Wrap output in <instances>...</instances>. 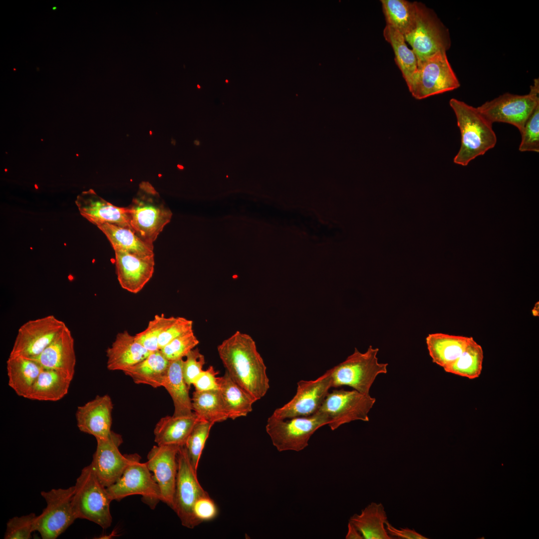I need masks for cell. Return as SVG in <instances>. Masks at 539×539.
Listing matches in <instances>:
<instances>
[{
	"instance_id": "45",
	"label": "cell",
	"mask_w": 539,
	"mask_h": 539,
	"mask_svg": "<svg viewBox=\"0 0 539 539\" xmlns=\"http://www.w3.org/2000/svg\"><path fill=\"white\" fill-rule=\"evenodd\" d=\"M385 528L389 535L393 539H426L427 538L416 532L414 530L408 528L397 529L387 521Z\"/></svg>"
},
{
	"instance_id": "23",
	"label": "cell",
	"mask_w": 539,
	"mask_h": 539,
	"mask_svg": "<svg viewBox=\"0 0 539 539\" xmlns=\"http://www.w3.org/2000/svg\"><path fill=\"white\" fill-rule=\"evenodd\" d=\"M199 420L194 412L187 415L162 417L154 428V441L157 445L184 446Z\"/></svg>"
},
{
	"instance_id": "1",
	"label": "cell",
	"mask_w": 539,
	"mask_h": 539,
	"mask_svg": "<svg viewBox=\"0 0 539 539\" xmlns=\"http://www.w3.org/2000/svg\"><path fill=\"white\" fill-rule=\"evenodd\" d=\"M219 357L233 380L257 400L267 393V367L249 334L237 331L218 345Z\"/></svg>"
},
{
	"instance_id": "24",
	"label": "cell",
	"mask_w": 539,
	"mask_h": 539,
	"mask_svg": "<svg viewBox=\"0 0 539 539\" xmlns=\"http://www.w3.org/2000/svg\"><path fill=\"white\" fill-rule=\"evenodd\" d=\"M73 377L57 370L42 368L26 398L56 401L68 393Z\"/></svg>"
},
{
	"instance_id": "37",
	"label": "cell",
	"mask_w": 539,
	"mask_h": 539,
	"mask_svg": "<svg viewBox=\"0 0 539 539\" xmlns=\"http://www.w3.org/2000/svg\"><path fill=\"white\" fill-rule=\"evenodd\" d=\"M175 318L174 316L166 317L163 314L156 315L144 330L134 335L135 340L150 352L159 350L158 339L160 334Z\"/></svg>"
},
{
	"instance_id": "2",
	"label": "cell",
	"mask_w": 539,
	"mask_h": 539,
	"mask_svg": "<svg viewBox=\"0 0 539 539\" xmlns=\"http://www.w3.org/2000/svg\"><path fill=\"white\" fill-rule=\"evenodd\" d=\"M449 104L454 111L461 133V146L454 163L467 166L471 161L493 148L497 136L492 123L478 110L465 102L452 98Z\"/></svg>"
},
{
	"instance_id": "34",
	"label": "cell",
	"mask_w": 539,
	"mask_h": 539,
	"mask_svg": "<svg viewBox=\"0 0 539 539\" xmlns=\"http://www.w3.org/2000/svg\"><path fill=\"white\" fill-rule=\"evenodd\" d=\"M383 35L391 45L396 63L407 84L417 70V57L412 49L408 47L404 35L395 29L386 25L383 30Z\"/></svg>"
},
{
	"instance_id": "11",
	"label": "cell",
	"mask_w": 539,
	"mask_h": 539,
	"mask_svg": "<svg viewBox=\"0 0 539 539\" xmlns=\"http://www.w3.org/2000/svg\"><path fill=\"white\" fill-rule=\"evenodd\" d=\"M74 486L42 491L47 505L35 520V531L43 539H55L77 519L72 503Z\"/></svg>"
},
{
	"instance_id": "36",
	"label": "cell",
	"mask_w": 539,
	"mask_h": 539,
	"mask_svg": "<svg viewBox=\"0 0 539 539\" xmlns=\"http://www.w3.org/2000/svg\"><path fill=\"white\" fill-rule=\"evenodd\" d=\"M214 423L199 420L194 426L185 444L190 462L197 472L199 460Z\"/></svg>"
},
{
	"instance_id": "16",
	"label": "cell",
	"mask_w": 539,
	"mask_h": 539,
	"mask_svg": "<svg viewBox=\"0 0 539 539\" xmlns=\"http://www.w3.org/2000/svg\"><path fill=\"white\" fill-rule=\"evenodd\" d=\"M96 441L91 464L100 482L107 487L121 477L129 463L130 454L120 453L119 447L123 443L122 437L112 431L107 438Z\"/></svg>"
},
{
	"instance_id": "39",
	"label": "cell",
	"mask_w": 539,
	"mask_h": 539,
	"mask_svg": "<svg viewBox=\"0 0 539 539\" xmlns=\"http://www.w3.org/2000/svg\"><path fill=\"white\" fill-rule=\"evenodd\" d=\"M199 343L193 331L181 335L160 349L169 361L183 359Z\"/></svg>"
},
{
	"instance_id": "41",
	"label": "cell",
	"mask_w": 539,
	"mask_h": 539,
	"mask_svg": "<svg viewBox=\"0 0 539 539\" xmlns=\"http://www.w3.org/2000/svg\"><path fill=\"white\" fill-rule=\"evenodd\" d=\"M186 357V359L183 360L182 372L185 381L190 388L203 371L205 359L198 348L192 349Z\"/></svg>"
},
{
	"instance_id": "30",
	"label": "cell",
	"mask_w": 539,
	"mask_h": 539,
	"mask_svg": "<svg viewBox=\"0 0 539 539\" xmlns=\"http://www.w3.org/2000/svg\"><path fill=\"white\" fill-rule=\"evenodd\" d=\"M387 518L381 503H371L360 514L350 517L351 523L365 539H391L385 528Z\"/></svg>"
},
{
	"instance_id": "6",
	"label": "cell",
	"mask_w": 539,
	"mask_h": 539,
	"mask_svg": "<svg viewBox=\"0 0 539 539\" xmlns=\"http://www.w3.org/2000/svg\"><path fill=\"white\" fill-rule=\"evenodd\" d=\"M329 423L326 414L319 410L308 416L286 419L271 415L267 420L266 429L279 452H299L308 446L310 437L317 430Z\"/></svg>"
},
{
	"instance_id": "44",
	"label": "cell",
	"mask_w": 539,
	"mask_h": 539,
	"mask_svg": "<svg viewBox=\"0 0 539 539\" xmlns=\"http://www.w3.org/2000/svg\"><path fill=\"white\" fill-rule=\"evenodd\" d=\"M218 374L219 372L213 366L203 370L193 384L195 391L219 390L220 377H217Z\"/></svg>"
},
{
	"instance_id": "4",
	"label": "cell",
	"mask_w": 539,
	"mask_h": 539,
	"mask_svg": "<svg viewBox=\"0 0 539 539\" xmlns=\"http://www.w3.org/2000/svg\"><path fill=\"white\" fill-rule=\"evenodd\" d=\"M111 501L106 487L100 482L91 464L85 467L76 479L72 499L77 519H86L107 529L112 522Z\"/></svg>"
},
{
	"instance_id": "40",
	"label": "cell",
	"mask_w": 539,
	"mask_h": 539,
	"mask_svg": "<svg viewBox=\"0 0 539 539\" xmlns=\"http://www.w3.org/2000/svg\"><path fill=\"white\" fill-rule=\"evenodd\" d=\"M34 513L21 517H14L9 520L4 536L5 539H29L35 531Z\"/></svg>"
},
{
	"instance_id": "20",
	"label": "cell",
	"mask_w": 539,
	"mask_h": 539,
	"mask_svg": "<svg viewBox=\"0 0 539 539\" xmlns=\"http://www.w3.org/2000/svg\"><path fill=\"white\" fill-rule=\"evenodd\" d=\"M75 204L81 215L97 227L109 223L132 230L127 207L115 206L92 190L78 195Z\"/></svg>"
},
{
	"instance_id": "28",
	"label": "cell",
	"mask_w": 539,
	"mask_h": 539,
	"mask_svg": "<svg viewBox=\"0 0 539 539\" xmlns=\"http://www.w3.org/2000/svg\"><path fill=\"white\" fill-rule=\"evenodd\" d=\"M183 359L170 361L164 387L170 395L174 406L173 415H187L193 413L190 388L185 381L182 372Z\"/></svg>"
},
{
	"instance_id": "3",
	"label": "cell",
	"mask_w": 539,
	"mask_h": 539,
	"mask_svg": "<svg viewBox=\"0 0 539 539\" xmlns=\"http://www.w3.org/2000/svg\"><path fill=\"white\" fill-rule=\"evenodd\" d=\"M127 207L133 231L144 242L154 247L153 243L171 220L170 209L148 183L141 184L137 196Z\"/></svg>"
},
{
	"instance_id": "18",
	"label": "cell",
	"mask_w": 539,
	"mask_h": 539,
	"mask_svg": "<svg viewBox=\"0 0 539 539\" xmlns=\"http://www.w3.org/2000/svg\"><path fill=\"white\" fill-rule=\"evenodd\" d=\"M117 279L121 287L132 293L140 292L154 271V255L141 256L113 249Z\"/></svg>"
},
{
	"instance_id": "27",
	"label": "cell",
	"mask_w": 539,
	"mask_h": 539,
	"mask_svg": "<svg viewBox=\"0 0 539 539\" xmlns=\"http://www.w3.org/2000/svg\"><path fill=\"white\" fill-rule=\"evenodd\" d=\"M42 369L31 359L9 356L6 361L8 386L17 395L26 398Z\"/></svg>"
},
{
	"instance_id": "43",
	"label": "cell",
	"mask_w": 539,
	"mask_h": 539,
	"mask_svg": "<svg viewBox=\"0 0 539 539\" xmlns=\"http://www.w3.org/2000/svg\"><path fill=\"white\" fill-rule=\"evenodd\" d=\"M218 513L217 507L209 495L199 498L193 507L194 515L200 524L214 519Z\"/></svg>"
},
{
	"instance_id": "35",
	"label": "cell",
	"mask_w": 539,
	"mask_h": 539,
	"mask_svg": "<svg viewBox=\"0 0 539 539\" xmlns=\"http://www.w3.org/2000/svg\"><path fill=\"white\" fill-rule=\"evenodd\" d=\"M483 359L484 352L482 346L472 337L460 356L444 370L448 373L474 379L481 374Z\"/></svg>"
},
{
	"instance_id": "31",
	"label": "cell",
	"mask_w": 539,
	"mask_h": 539,
	"mask_svg": "<svg viewBox=\"0 0 539 539\" xmlns=\"http://www.w3.org/2000/svg\"><path fill=\"white\" fill-rule=\"evenodd\" d=\"M97 227L104 234L113 249H121L141 256L154 255V247L144 242L131 229L109 223Z\"/></svg>"
},
{
	"instance_id": "29",
	"label": "cell",
	"mask_w": 539,
	"mask_h": 539,
	"mask_svg": "<svg viewBox=\"0 0 539 539\" xmlns=\"http://www.w3.org/2000/svg\"><path fill=\"white\" fill-rule=\"evenodd\" d=\"M219 391L230 419L234 420L246 416L253 410V404L257 400L242 388L226 371L220 377Z\"/></svg>"
},
{
	"instance_id": "22",
	"label": "cell",
	"mask_w": 539,
	"mask_h": 539,
	"mask_svg": "<svg viewBox=\"0 0 539 539\" xmlns=\"http://www.w3.org/2000/svg\"><path fill=\"white\" fill-rule=\"evenodd\" d=\"M106 352L107 369L123 371L146 358L152 352L138 342L134 335L125 330L116 335Z\"/></svg>"
},
{
	"instance_id": "50",
	"label": "cell",
	"mask_w": 539,
	"mask_h": 539,
	"mask_svg": "<svg viewBox=\"0 0 539 539\" xmlns=\"http://www.w3.org/2000/svg\"><path fill=\"white\" fill-rule=\"evenodd\" d=\"M198 87L199 88H200V86L199 85H198Z\"/></svg>"
},
{
	"instance_id": "9",
	"label": "cell",
	"mask_w": 539,
	"mask_h": 539,
	"mask_svg": "<svg viewBox=\"0 0 539 539\" xmlns=\"http://www.w3.org/2000/svg\"><path fill=\"white\" fill-rule=\"evenodd\" d=\"M539 103V79H534L528 94L505 93L477 107L491 123H506L517 127L521 132L526 121Z\"/></svg>"
},
{
	"instance_id": "13",
	"label": "cell",
	"mask_w": 539,
	"mask_h": 539,
	"mask_svg": "<svg viewBox=\"0 0 539 539\" xmlns=\"http://www.w3.org/2000/svg\"><path fill=\"white\" fill-rule=\"evenodd\" d=\"M376 399L355 390L334 389L328 393L319 410L329 419L331 430L355 420L369 421L368 413Z\"/></svg>"
},
{
	"instance_id": "7",
	"label": "cell",
	"mask_w": 539,
	"mask_h": 539,
	"mask_svg": "<svg viewBox=\"0 0 539 539\" xmlns=\"http://www.w3.org/2000/svg\"><path fill=\"white\" fill-rule=\"evenodd\" d=\"M407 85L412 96L419 100L460 86L446 51H439L418 62L417 70Z\"/></svg>"
},
{
	"instance_id": "25",
	"label": "cell",
	"mask_w": 539,
	"mask_h": 539,
	"mask_svg": "<svg viewBox=\"0 0 539 539\" xmlns=\"http://www.w3.org/2000/svg\"><path fill=\"white\" fill-rule=\"evenodd\" d=\"M471 337L443 333L428 334L426 342L432 361L443 369L448 366L462 353Z\"/></svg>"
},
{
	"instance_id": "46",
	"label": "cell",
	"mask_w": 539,
	"mask_h": 539,
	"mask_svg": "<svg viewBox=\"0 0 539 539\" xmlns=\"http://www.w3.org/2000/svg\"><path fill=\"white\" fill-rule=\"evenodd\" d=\"M346 539H363V537L359 531L349 522L348 524V531L345 536Z\"/></svg>"
},
{
	"instance_id": "38",
	"label": "cell",
	"mask_w": 539,
	"mask_h": 539,
	"mask_svg": "<svg viewBox=\"0 0 539 539\" xmlns=\"http://www.w3.org/2000/svg\"><path fill=\"white\" fill-rule=\"evenodd\" d=\"M519 149L521 152H539V103L525 122Z\"/></svg>"
},
{
	"instance_id": "26",
	"label": "cell",
	"mask_w": 539,
	"mask_h": 539,
	"mask_svg": "<svg viewBox=\"0 0 539 539\" xmlns=\"http://www.w3.org/2000/svg\"><path fill=\"white\" fill-rule=\"evenodd\" d=\"M169 363L158 350L151 352L146 358L123 372L136 384H147L156 388L162 386Z\"/></svg>"
},
{
	"instance_id": "49",
	"label": "cell",
	"mask_w": 539,
	"mask_h": 539,
	"mask_svg": "<svg viewBox=\"0 0 539 539\" xmlns=\"http://www.w3.org/2000/svg\"><path fill=\"white\" fill-rule=\"evenodd\" d=\"M55 8H56V7H53V9H55Z\"/></svg>"
},
{
	"instance_id": "14",
	"label": "cell",
	"mask_w": 539,
	"mask_h": 539,
	"mask_svg": "<svg viewBox=\"0 0 539 539\" xmlns=\"http://www.w3.org/2000/svg\"><path fill=\"white\" fill-rule=\"evenodd\" d=\"M65 326L53 315L27 321L19 328L9 356L37 357Z\"/></svg>"
},
{
	"instance_id": "42",
	"label": "cell",
	"mask_w": 539,
	"mask_h": 539,
	"mask_svg": "<svg viewBox=\"0 0 539 539\" xmlns=\"http://www.w3.org/2000/svg\"><path fill=\"white\" fill-rule=\"evenodd\" d=\"M193 321L183 317H176L160 334L158 339L159 350L174 339L193 331Z\"/></svg>"
},
{
	"instance_id": "48",
	"label": "cell",
	"mask_w": 539,
	"mask_h": 539,
	"mask_svg": "<svg viewBox=\"0 0 539 539\" xmlns=\"http://www.w3.org/2000/svg\"><path fill=\"white\" fill-rule=\"evenodd\" d=\"M194 144H195V145H197V146H198V145H200V142H199V141H198V140H195V141H194Z\"/></svg>"
},
{
	"instance_id": "15",
	"label": "cell",
	"mask_w": 539,
	"mask_h": 539,
	"mask_svg": "<svg viewBox=\"0 0 539 539\" xmlns=\"http://www.w3.org/2000/svg\"><path fill=\"white\" fill-rule=\"evenodd\" d=\"M332 368L313 380H300L295 395L288 403L275 409L273 417L286 419L308 416L318 412L331 387Z\"/></svg>"
},
{
	"instance_id": "8",
	"label": "cell",
	"mask_w": 539,
	"mask_h": 539,
	"mask_svg": "<svg viewBox=\"0 0 539 539\" xmlns=\"http://www.w3.org/2000/svg\"><path fill=\"white\" fill-rule=\"evenodd\" d=\"M404 36L415 54L417 62L451 46L450 33L434 11L417 2L416 18L412 29Z\"/></svg>"
},
{
	"instance_id": "5",
	"label": "cell",
	"mask_w": 539,
	"mask_h": 539,
	"mask_svg": "<svg viewBox=\"0 0 539 539\" xmlns=\"http://www.w3.org/2000/svg\"><path fill=\"white\" fill-rule=\"evenodd\" d=\"M378 348L371 345L364 353L355 348L353 353L344 361L332 368L331 387L347 386L362 394H369L376 377L387 372L388 364L378 361Z\"/></svg>"
},
{
	"instance_id": "17",
	"label": "cell",
	"mask_w": 539,
	"mask_h": 539,
	"mask_svg": "<svg viewBox=\"0 0 539 539\" xmlns=\"http://www.w3.org/2000/svg\"><path fill=\"white\" fill-rule=\"evenodd\" d=\"M180 446H154L146 462L161 493V501L172 509L178 471L177 454Z\"/></svg>"
},
{
	"instance_id": "33",
	"label": "cell",
	"mask_w": 539,
	"mask_h": 539,
	"mask_svg": "<svg viewBox=\"0 0 539 539\" xmlns=\"http://www.w3.org/2000/svg\"><path fill=\"white\" fill-rule=\"evenodd\" d=\"M191 399L193 411L200 420L215 424L229 418L219 390L195 391Z\"/></svg>"
},
{
	"instance_id": "47",
	"label": "cell",
	"mask_w": 539,
	"mask_h": 539,
	"mask_svg": "<svg viewBox=\"0 0 539 539\" xmlns=\"http://www.w3.org/2000/svg\"><path fill=\"white\" fill-rule=\"evenodd\" d=\"M533 315L535 316H539V302H537L532 310Z\"/></svg>"
},
{
	"instance_id": "21",
	"label": "cell",
	"mask_w": 539,
	"mask_h": 539,
	"mask_svg": "<svg viewBox=\"0 0 539 539\" xmlns=\"http://www.w3.org/2000/svg\"><path fill=\"white\" fill-rule=\"evenodd\" d=\"M31 360L42 368L64 372L74 377L76 365L74 340L66 325L37 357Z\"/></svg>"
},
{
	"instance_id": "32",
	"label": "cell",
	"mask_w": 539,
	"mask_h": 539,
	"mask_svg": "<svg viewBox=\"0 0 539 539\" xmlns=\"http://www.w3.org/2000/svg\"><path fill=\"white\" fill-rule=\"evenodd\" d=\"M386 25L404 35L413 28L417 15V2L406 0H381Z\"/></svg>"
},
{
	"instance_id": "12",
	"label": "cell",
	"mask_w": 539,
	"mask_h": 539,
	"mask_svg": "<svg viewBox=\"0 0 539 539\" xmlns=\"http://www.w3.org/2000/svg\"><path fill=\"white\" fill-rule=\"evenodd\" d=\"M178 471L172 509L182 525L193 529L200 524L193 514V507L200 497L208 495L199 483L197 472L193 468L185 446H180L177 454Z\"/></svg>"
},
{
	"instance_id": "19",
	"label": "cell",
	"mask_w": 539,
	"mask_h": 539,
	"mask_svg": "<svg viewBox=\"0 0 539 539\" xmlns=\"http://www.w3.org/2000/svg\"><path fill=\"white\" fill-rule=\"evenodd\" d=\"M113 403L108 395L97 396L94 399L78 406L75 414L79 430L104 439L110 435L112 425Z\"/></svg>"
},
{
	"instance_id": "10",
	"label": "cell",
	"mask_w": 539,
	"mask_h": 539,
	"mask_svg": "<svg viewBox=\"0 0 539 539\" xmlns=\"http://www.w3.org/2000/svg\"><path fill=\"white\" fill-rule=\"evenodd\" d=\"M138 454H130L129 463L122 475L106 490L112 501H119L129 496L140 495L143 501L154 509L161 501L160 491L146 462L141 463Z\"/></svg>"
}]
</instances>
